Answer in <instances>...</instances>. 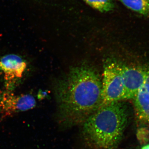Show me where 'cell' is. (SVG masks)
<instances>
[{
    "label": "cell",
    "mask_w": 149,
    "mask_h": 149,
    "mask_svg": "<svg viewBox=\"0 0 149 149\" xmlns=\"http://www.w3.org/2000/svg\"><path fill=\"white\" fill-rule=\"evenodd\" d=\"M123 100L133 99L146 82V69L122 64Z\"/></svg>",
    "instance_id": "8992f818"
},
{
    "label": "cell",
    "mask_w": 149,
    "mask_h": 149,
    "mask_svg": "<svg viewBox=\"0 0 149 149\" xmlns=\"http://www.w3.org/2000/svg\"><path fill=\"white\" fill-rule=\"evenodd\" d=\"M36 105L35 98L30 94L16 95L11 91H0L1 119L32 109Z\"/></svg>",
    "instance_id": "277c9868"
},
{
    "label": "cell",
    "mask_w": 149,
    "mask_h": 149,
    "mask_svg": "<svg viewBox=\"0 0 149 149\" xmlns=\"http://www.w3.org/2000/svg\"><path fill=\"white\" fill-rule=\"evenodd\" d=\"M148 127L141 126L137 132L138 140L141 144L143 145L148 143L149 141V129Z\"/></svg>",
    "instance_id": "30bf717a"
},
{
    "label": "cell",
    "mask_w": 149,
    "mask_h": 149,
    "mask_svg": "<svg viewBox=\"0 0 149 149\" xmlns=\"http://www.w3.org/2000/svg\"><path fill=\"white\" fill-rule=\"evenodd\" d=\"M133 100L136 120L149 128V85L145 83Z\"/></svg>",
    "instance_id": "52a82bcc"
},
{
    "label": "cell",
    "mask_w": 149,
    "mask_h": 149,
    "mask_svg": "<svg viewBox=\"0 0 149 149\" xmlns=\"http://www.w3.org/2000/svg\"><path fill=\"white\" fill-rule=\"evenodd\" d=\"M140 149H149V143H147L142 146Z\"/></svg>",
    "instance_id": "7c38bea8"
},
{
    "label": "cell",
    "mask_w": 149,
    "mask_h": 149,
    "mask_svg": "<svg viewBox=\"0 0 149 149\" xmlns=\"http://www.w3.org/2000/svg\"><path fill=\"white\" fill-rule=\"evenodd\" d=\"M27 68L26 61L15 54L6 55L0 58V71L3 75L5 90L13 92L20 83Z\"/></svg>",
    "instance_id": "5b68a950"
},
{
    "label": "cell",
    "mask_w": 149,
    "mask_h": 149,
    "mask_svg": "<svg viewBox=\"0 0 149 149\" xmlns=\"http://www.w3.org/2000/svg\"><path fill=\"white\" fill-rule=\"evenodd\" d=\"M54 90L62 128L82 125L102 106L100 77L88 65L73 67L57 82Z\"/></svg>",
    "instance_id": "6da1fadb"
},
{
    "label": "cell",
    "mask_w": 149,
    "mask_h": 149,
    "mask_svg": "<svg viewBox=\"0 0 149 149\" xmlns=\"http://www.w3.org/2000/svg\"><path fill=\"white\" fill-rule=\"evenodd\" d=\"M145 83L149 85V68L146 69V78Z\"/></svg>",
    "instance_id": "8fae6325"
},
{
    "label": "cell",
    "mask_w": 149,
    "mask_h": 149,
    "mask_svg": "<svg viewBox=\"0 0 149 149\" xmlns=\"http://www.w3.org/2000/svg\"><path fill=\"white\" fill-rule=\"evenodd\" d=\"M102 84V106L124 100L122 64L114 60H108L104 65Z\"/></svg>",
    "instance_id": "3957f363"
},
{
    "label": "cell",
    "mask_w": 149,
    "mask_h": 149,
    "mask_svg": "<svg viewBox=\"0 0 149 149\" xmlns=\"http://www.w3.org/2000/svg\"><path fill=\"white\" fill-rule=\"evenodd\" d=\"M127 107L120 102L102 106L82 124L81 136L89 149H116L128 125Z\"/></svg>",
    "instance_id": "7a4b0ae2"
},
{
    "label": "cell",
    "mask_w": 149,
    "mask_h": 149,
    "mask_svg": "<svg viewBox=\"0 0 149 149\" xmlns=\"http://www.w3.org/2000/svg\"><path fill=\"white\" fill-rule=\"evenodd\" d=\"M93 8L102 13L111 11L114 9V3L113 0H83Z\"/></svg>",
    "instance_id": "9c48e42d"
},
{
    "label": "cell",
    "mask_w": 149,
    "mask_h": 149,
    "mask_svg": "<svg viewBox=\"0 0 149 149\" xmlns=\"http://www.w3.org/2000/svg\"><path fill=\"white\" fill-rule=\"evenodd\" d=\"M125 7L146 17H149V0H119Z\"/></svg>",
    "instance_id": "ba28073f"
}]
</instances>
